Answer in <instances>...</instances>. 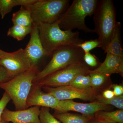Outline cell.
Wrapping results in <instances>:
<instances>
[{
	"mask_svg": "<svg viewBox=\"0 0 123 123\" xmlns=\"http://www.w3.org/2000/svg\"><path fill=\"white\" fill-rule=\"evenodd\" d=\"M39 35L47 56L63 46H77L83 42L79 33L61 30L58 21L52 24L42 23L38 26Z\"/></svg>",
	"mask_w": 123,
	"mask_h": 123,
	"instance_id": "obj_1",
	"label": "cell"
},
{
	"mask_svg": "<svg viewBox=\"0 0 123 123\" xmlns=\"http://www.w3.org/2000/svg\"><path fill=\"white\" fill-rule=\"evenodd\" d=\"M98 0H74L72 4L62 14L58 20L61 30L77 29L86 33H94L93 30L86 25L85 18L93 15Z\"/></svg>",
	"mask_w": 123,
	"mask_h": 123,
	"instance_id": "obj_2",
	"label": "cell"
},
{
	"mask_svg": "<svg viewBox=\"0 0 123 123\" xmlns=\"http://www.w3.org/2000/svg\"><path fill=\"white\" fill-rule=\"evenodd\" d=\"M94 33L98 35L101 47L105 51L109 44L117 22L116 9L112 0H98L93 14Z\"/></svg>",
	"mask_w": 123,
	"mask_h": 123,
	"instance_id": "obj_3",
	"label": "cell"
},
{
	"mask_svg": "<svg viewBox=\"0 0 123 123\" xmlns=\"http://www.w3.org/2000/svg\"><path fill=\"white\" fill-rule=\"evenodd\" d=\"M38 71V66H31L24 72L0 84V88L8 95L16 111L26 109L27 99L33 86V80Z\"/></svg>",
	"mask_w": 123,
	"mask_h": 123,
	"instance_id": "obj_4",
	"label": "cell"
},
{
	"mask_svg": "<svg viewBox=\"0 0 123 123\" xmlns=\"http://www.w3.org/2000/svg\"><path fill=\"white\" fill-rule=\"evenodd\" d=\"M85 53L79 47L75 45L63 46L55 50L48 64L36 75L33 83L40 81L51 75L74 63L83 61Z\"/></svg>",
	"mask_w": 123,
	"mask_h": 123,
	"instance_id": "obj_5",
	"label": "cell"
},
{
	"mask_svg": "<svg viewBox=\"0 0 123 123\" xmlns=\"http://www.w3.org/2000/svg\"><path fill=\"white\" fill-rule=\"evenodd\" d=\"M69 0H36L26 6L29 9L33 25L52 24L59 20L69 5Z\"/></svg>",
	"mask_w": 123,
	"mask_h": 123,
	"instance_id": "obj_6",
	"label": "cell"
},
{
	"mask_svg": "<svg viewBox=\"0 0 123 123\" xmlns=\"http://www.w3.org/2000/svg\"><path fill=\"white\" fill-rule=\"evenodd\" d=\"M84 61L74 63L33 84L42 88L43 86L56 87L69 85L75 77L80 74H88L90 70Z\"/></svg>",
	"mask_w": 123,
	"mask_h": 123,
	"instance_id": "obj_7",
	"label": "cell"
},
{
	"mask_svg": "<svg viewBox=\"0 0 123 123\" xmlns=\"http://www.w3.org/2000/svg\"><path fill=\"white\" fill-rule=\"evenodd\" d=\"M43 91L60 100H72L78 98L84 101L92 102L96 101L98 92L91 89L81 90L70 86L56 87L43 86Z\"/></svg>",
	"mask_w": 123,
	"mask_h": 123,
	"instance_id": "obj_8",
	"label": "cell"
},
{
	"mask_svg": "<svg viewBox=\"0 0 123 123\" xmlns=\"http://www.w3.org/2000/svg\"><path fill=\"white\" fill-rule=\"evenodd\" d=\"M0 65L8 71L13 78L31 68L30 63L24 49H20L0 58Z\"/></svg>",
	"mask_w": 123,
	"mask_h": 123,
	"instance_id": "obj_9",
	"label": "cell"
},
{
	"mask_svg": "<svg viewBox=\"0 0 123 123\" xmlns=\"http://www.w3.org/2000/svg\"><path fill=\"white\" fill-rule=\"evenodd\" d=\"M111 109L109 105L98 102L97 101L89 103L76 102L72 100L60 101L55 112H67L72 111L84 115L93 116L96 112L101 111H107Z\"/></svg>",
	"mask_w": 123,
	"mask_h": 123,
	"instance_id": "obj_10",
	"label": "cell"
},
{
	"mask_svg": "<svg viewBox=\"0 0 123 123\" xmlns=\"http://www.w3.org/2000/svg\"><path fill=\"white\" fill-rule=\"evenodd\" d=\"M40 108L35 106L15 111L5 108L2 112L1 120L12 123H41L39 118Z\"/></svg>",
	"mask_w": 123,
	"mask_h": 123,
	"instance_id": "obj_11",
	"label": "cell"
},
{
	"mask_svg": "<svg viewBox=\"0 0 123 123\" xmlns=\"http://www.w3.org/2000/svg\"><path fill=\"white\" fill-rule=\"evenodd\" d=\"M29 42L24 49L31 66H38V63L47 56L40 41L38 26L33 25Z\"/></svg>",
	"mask_w": 123,
	"mask_h": 123,
	"instance_id": "obj_12",
	"label": "cell"
},
{
	"mask_svg": "<svg viewBox=\"0 0 123 123\" xmlns=\"http://www.w3.org/2000/svg\"><path fill=\"white\" fill-rule=\"evenodd\" d=\"M42 89L38 86H32L27 99L26 109L35 106L49 108L55 110L56 109L60 100L49 94L42 91Z\"/></svg>",
	"mask_w": 123,
	"mask_h": 123,
	"instance_id": "obj_13",
	"label": "cell"
},
{
	"mask_svg": "<svg viewBox=\"0 0 123 123\" xmlns=\"http://www.w3.org/2000/svg\"><path fill=\"white\" fill-rule=\"evenodd\" d=\"M89 72L103 74L111 76L113 74L118 73L123 77V57L106 53V56L103 63L94 70Z\"/></svg>",
	"mask_w": 123,
	"mask_h": 123,
	"instance_id": "obj_14",
	"label": "cell"
},
{
	"mask_svg": "<svg viewBox=\"0 0 123 123\" xmlns=\"http://www.w3.org/2000/svg\"><path fill=\"white\" fill-rule=\"evenodd\" d=\"M121 23L117 22L114 30L104 53L123 57V51L121 43Z\"/></svg>",
	"mask_w": 123,
	"mask_h": 123,
	"instance_id": "obj_15",
	"label": "cell"
},
{
	"mask_svg": "<svg viewBox=\"0 0 123 123\" xmlns=\"http://www.w3.org/2000/svg\"><path fill=\"white\" fill-rule=\"evenodd\" d=\"M94 117L97 120L105 123H123V110L113 111H101L96 112Z\"/></svg>",
	"mask_w": 123,
	"mask_h": 123,
	"instance_id": "obj_16",
	"label": "cell"
},
{
	"mask_svg": "<svg viewBox=\"0 0 123 123\" xmlns=\"http://www.w3.org/2000/svg\"><path fill=\"white\" fill-rule=\"evenodd\" d=\"M53 116L62 123H89L93 116L77 114L69 112H55Z\"/></svg>",
	"mask_w": 123,
	"mask_h": 123,
	"instance_id": "obj_17",
	"label": "cell"
},
{
	"mask_svg": "<svg viewBox=\"0 0 123 123\" xmlns=\"http://www.w3.org/2000/svg\"><path fill=\"white\" fill-rule=\"evenodd\" d=\"M13 25L32 27L33 23L30 12L26 6H21L20 10L14 13L12 17Z\"/></svg>",
	"mask_w": 123,
	"mask_h": 123,
	"instance_id": "obj_18",
	"label": "cell"
},
{
	"mask_svg": "<svg viewBox=\"0 0 123 123\" xmlns=\"http://www.w3.org/2000/svg\"><path fill=\"white\" fill-rule=\"evenodd\" d=\"M36 0H0V14L2 19L10 12L14 7L18 6H27L32 4Z\"/></svg>",
	"mask_w": 123,
	"mask_h": 123,
	"instance_id": "obj_19",
	"label": "cell"
},
{
	"mask_svg": "<svg viewBox=\"0 0 123 123\" xmlns=\"http://www.w3.org/2000/svg\"><path fill=\"white\" fill-rule=\"evenodd\" d=\"M88 74L90 77L91 88L92 89L97 92L103 90L107 84L111 82L110 75L91 73L89 71Z\"/></svg>",
	"mask_w": 123,
	"mask_h": 123,
	"instance_id": "obj_20",
	"label": "cell"
},
{
	"mask_svg": "<svg viewBox=\"0 0 123 123\" xmlns=\"http://www.w3.org/2000/svg\"><path fill=\"white\" fill-rule=\"evenodd\" d=\"M32 27L13 25L9 29L7 36L12 37L18 41H21L24 39L27 35L30 34Z\"/></svg>",
	"mask_w": 123,
	"mask_h": 123,
	"instance_id": "obj_21",
	"label": "cell"
},
{
	"mask_svg": "<svg viewBox=\"0 0 123 123\" xmlns=\"http://www.w3.org/2000/svg\"><path fill=\"white\" fill-rule=\"evenodd\" d=\"M69 86L81 90L92 89L90 77L89 74H80L77 76L71 81Z\"/></svg>",
	"mask_w": 123,
	"mask_h": 123,
	"instance_id": "obj_22",
	"label": "cell"
},
{
	"mask_svg": "<svg viewBox=\"0 0 123 123\" xmlns=\"http://www.w3.org/2000/svg\"><path fill=\"white\" fill-rule=\"evenodd\" d=\"M96 101L106 105L114 106L119 110H123V95L119 96H115L111 99H107L103 97L101 94H98Z\"/></svg>",
	"mask_w": 123,
	"mask_h": 123,
	"instance_id": "obj_23",
	"label": "cell"
},
{
	"mask_svg": "<svg viewBox=\"0 0 123 123\" xmlns=\"http://www.w3.org/2000/svg\"><path fill=\"white\" fill-rule=\"evenodd\" d=\"M39 118L41 123H61L51 114L49 108L41 107Z\"/></svg>",
	"mask_w": 123,
	"mask_h": 123,
	"instance_id": "obj_24",
	"label": "cell"
},
{
	"mask_svg": "<svg viewBox=\"0 0 123 123\" xmlns=\"http://www.w3.org/2000/svg\"><path fill=\"white\" fill-rule=\"evenodd\" d=\"M76 46L81 49L85 53H86L90 52L94 49L100 47L101 44L99 40L98 39L82 42Z\"/></svg>",
	"mask_w": 123,
	"mask_h": 123,
	"instance_id": "obj_25",
	"label": "cell"
},
{
	"mask_svg": "<svg viewBox=\"0 0 123 123\" xmlns=\"http://www.w3.org/2000/svg\"><path fill=\"white\" fill-rule=\"evenodd\" d=\"M83 61L87 66L91 67H95L101 64L95 55H92L90 52L85 53L83 57Z\"/></svg>",
	"mask_w": 123,
	"mask_h": 123,
	"instance_id": "obj_26",
	"label": "cell"
},
{
	"mask_svg": "<svg viewBox=\"0 0 123 123\" xmlns=\"http://www.w3.org/2000/svg\"><path fill=\"white\" fill-rule=\"evenodd\" d=\"M11 100V98L7 93L5 92L0 100V122L2 121L1 116L3 111L6 108L7 104Z\"/></svg>",
	"mask_w": 123,
	"mask_h": 123,
	"instance_id": "obj_27",
	"label": "cell"
},
{
	"mask_svg": "<svg viewBox=\"0 0 123 123\" xmlns=\"http://www.w3.org/2000/svg\"><path fill=\"white\" fill-rule=\"evenodd\" d=\"M13 78L6 69L0 65V84L7 81Z\"/></svg>",
	"mask_w": 123,
	"mask_h": 123,
	"instance_id": "obj_28",
	"label": "cell"
},
{
	"mask_svg": "<svg viewBox=\"0 0 123 123\" xmlns=\"http://www.w3.org/2000/svg\"><path fill=\"white\" fill-rule=\"evenodd\" d=\"M113 89V92L115 96H119L123 95V86L121 85H118L117 84L111 85V88Z\"/></svg>",
	"mask_w": 123,
	"mask_h": 123,
	"instance_id": "obj_29",
	"label": "cell"
},
{
	"mask_svg": "<svg viewBox=\"0 0 123 123\" xmlns=\"http://www.w3.org/2000/svg\"><path fill=\"white\" fill-rule=\"evenodd\" d=\"M101 94L104 98L107 99H111L115 96L113 91L111 90L110 89L104 90Z\"/></svg>",
	"mask_w": 123,
	"mask_h": 123,
	"instance_id": "obj_30",
	"label": "cell"
},
{
	"mask_svg": "<svg viewBox=\"0 0 123 123\" xmlns=\"http://www.w3.org/2000/svg\"><path fill=\"white\" fill-rule=\"evenodd\" d=\"M89 123H102V122H99L97 120L95 119L94 118V117H93V118L90 120V121L89 122Z\"/></svg>",
	"mask_w": 123,
	"mask_h": 123,
	"instance_id": "obj_31",
	"label": "cell"
},
{
	"mask_svg": "<svg viewBox=\"0 0 123 123\" xmlns=\"http://www.w3.org/2000/svg\"><path fill=\"white\" fill-rule=\"evenodd\" d=\"M8 52H6L0 49V58L7 55Z\"/></svg>",
	"mask_w": 123,
	"mask_h": 123,
	"instance_id": "obj_32",
	"label": "cell"
},
{
	"mask_svg": "<svg viewBox=\"0 0 123 123\" xmlns=\"http://www.w3.org/2000/svg\"><path fill=\"white\" fill-rule=\"evenodd\" d=\"M0 123H9V122H7V121H3L2 120L1 122H0Z\"/></svg>",
	"mask_w": 123,
	"mask_h": 123,
	"instance_id": "obj_33",
	"label": "cell"
}]
</instances>
